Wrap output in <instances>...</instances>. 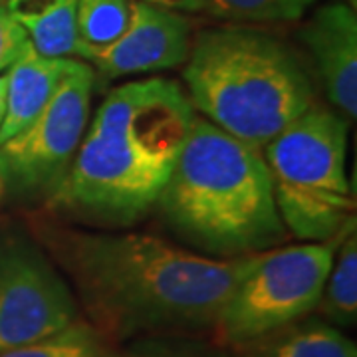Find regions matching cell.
<instances>
[{"label": "cell", "instance_id": "cell-1", "mask_svg": "<svg viewBox=\"0 0 357 357\" xmlns=\"http://www.w3.org/2000/svg\"><path fill=\"white\" fill-rule=\"evenodd\" d=\"M40 234L74 282L91 326L115 340L215 328L260 255L213 258L139 232L44 227Z\"/></svg>", "mask_w": 357, "mask_h": 357}, {"label": "cell", "instance_id": "cell-2", "mask_svg": "<svg viewBox=\"0 0 357 357\" xmlns=\"http://www.w3.org/2000/svg\"><path fill=\"white\" fill-rule=\"evenodd\" d=\"M195 117L175 79L145 77L112 89L89 117L50 206L114 227L143 218L157 204Z\"/></svg>", "mask_w": 357, "mask_h": 357}, {"label": "cell", "instance_id": "cell-3", "mask_svg": "<svg viewBox=\"0 0 357 357\" xmlns=\"http://www.w3.org/2000/svg\"><path fill=\"white\" fill-rule=\"evenodd\" d=\"M155 206L195 252L213 258L266 252L288 238L262 149L201 115Z\"/></svg>", "mask_w": 357, "mask_h": 357}, {"label": "cell", "instance_id": "cell-4", "mask_svg": "<svg viewBox=\"0 0 357 357\" xmlns=\"http://www.w3.org/2000/svg\"><path fill=\"white\" fill-rule=\"evenodd\" d=\"M183 66L185 91L197 115L256 149H264L316 102L298 54L266 30H203Z\"/></svg>", "mask_w": 357, "mask_h": 357}, {"label": "cell", "instance_id": "cell-5", "mask_svg": "<svg viewBox=\"0 0 357 357\" xmlns=\"http://www.w3.org/2000/svg\"><path fill=\"white\" fill-rule=\"evenodd\" d=\"M347 133L344 115L314 102L262 149L278 215L302 243L332 241L356 217Z\"/></svg>", "mask_w": 357, "mask_h": 357}, {"label": "cell", "instance_id": "cell-6", "mask_svg": "<svg viewBox=\"0 0 357 357\" xmlns=\"http://www.w3.org/2000/svg\"><path fill=\"white\" fill-rule=\"evenodd\" d=\"M340 234L326 243H302L260 252L218 314V340L244 347L316 310Z\"/></svg>", "mask_w": 357, "mask_h": 357}, {"label": "cell", "instance_id": "cell-7", "mask_svg": "<svg viewBox=\"0 0 357 357\" xmlns=\"http://www.w3.org/2000/svg\"><path fill=\"white\" fill-rule=\"evenodd\" d=\"M93 86L96 72L82 60L42 112L14 137L0 143V173L6 189L20 197H50L86 133Z\"/></svg>", "mask_w": 357, "mask_h": 357}, {"label": "cell", "instance_id": "cell-8", "mask_svg": "<svg viewBox=\"0 0 357 357\" xmlns=\"http://www.w3.org/2000/svg\"><path fill=\"white\" fill-rule=\"evenodd\" d=\"M77 300L50 256L20 232L0 236V354L62 332Z\"/></svg>", "mask_w": 357, "mask_h": 357}, {"label": "cell", "instance_id": "cell-9", "mask_svg": "<svg viewBox=\"0 0 357 357\" xmlns=\"http://www.w3.org/2000/svg\"><path fill=\"white\" fill-rule=\"evenodd\" d=\"M191 42V24L185 14L131 0L129 24L121 36L102 48L84 50L79 60L109 79L155 74L185 64Z\"/></svg>", "mask_w": 357, "mask_h": 357}, {"label": "cell", "instance_id": "cell-10", "mask_svg": "<svg viewBox=\"0 0 357 357\" xmlns=\"http://www.w3.org/2000/svg\"><path fill=\"white\" fill-rule=\"evenodd\" d=\"M298 36L310 54L330 107L351 123L357 115V16L344 0L314 8Z\"/></svg>", "mask_w": 357, "mask_h": 357}, {"label": "cell", "instance_id": "cell-11", "mask_svg": "<svg viewBox=\"0 0 357 357\" xmlns=\"http://www.w3.org/2000/svg\"><path fill=\"white\" fill-rule=\"evenodd\" d=\"M82 60L48 58L32 46L6 72V112L0 126V143L24 129L42 107L50 102L58 86L70 76Z\"/></svg>", "mask_w": 357, "mask_h": 357}, {"label": "cell", "instance_id": "cell-12", "mask_svg": "<svg viewBox=\"0 0 357 357\" xmlns=\"http://www.w3.org/2000/svg\"><path fill=\"white\" fill-rule=\"evenodd\" d=\"M30 46L48 58H79L77 0H6Z\"/></svg>", "mask_w": 357, "mask_h": 357}, {"label": "cell", "instance_id": "cell-13", "mask_svg": "<svg viewBox=\"0 0 357 357\" xmlns=\"http://www.w3.org/2000/svg\"><path fill=\"white\" fill-rule=\"evenodd\" d=\"M243 357H357V347L330 321L302 318L244 345Z\"/></svg>", "mask_w": 357, "mask_h": 357}, {"label": "cell", "instance_id": "cell-14", "mask_svg": "<svg viewBox=\"0 0 357 357\" xmlns=\"http://www.w3.org/2000/svg\"><path fill=\"white\" fill-rule=\"evenodd\" d=\"M318 307L333 326L349 328L357 319V232L356 217L345 225Z\"/></svg>", "mask_w": 357, "mask_h": 357}, {"label": "cell", "instance_id": "cell-15", "mask_svg": "<svg viewBox=\"0 0 357 357\" xmlns=\"http://www.w3.org/2000/svg\"><path fill=\"white\" fill-rule=\"evenodd\" d=\"M109 347L105 337L91 324L76 319L72 326L14 349L2 351L0 357H107Z\"/></svg>", "mask_w": 357, "mask_h": 357}, {"label": "cell", "instance_id": "cell-16", "mask_svg": "<svg viewBox=\"0 0 357 357\" xmlns=\"http://www.w3.org/2000/svg\"><path fill=\"white\" fill-rule=\"evenodd\" d=\"M131 0H77L76 20L82 52L112 44L128 28Z\"/></svg>", "mask_w": 357, "mask_h": 357}, {"label": "cell", "instance_id": "cell-17", "mask_svg": "<svg viewBox=\"0 0 357 357\" xmlns=\"http://www.w3.org/2000/svg\"><path fill=\"white\" fill-rule=\"evenodd\" d=\"M321 0H204V13L230 22H298Z\"/></svg>", "mask_w": 357, "mask_h": 357}, {"label": "cell", "instance_id": "cell-18", "mask_svg": "<svg viewBox=\"0 0 357 357\" xmlns=\"http://www.w3.org/2000/svg\"><path fill=\"white\" fill-rule=\"evenodd\" d=\"M107 357H229L222 347L204 344L181 333L143 335L133 344L109 351Z\"/></svg>", "mask_w": 357, "mask_h": 357}, {"label": "cell", "instance_id": "cell-19", "mask_svg": "<svg viewBox=\"0 0 357 357\" xmlns=\"http://www.w3.org/2000/svg\"><path fill=\"white\" fill-rule=\"evenodd\" d=\"M28 48L30 40L24 28L16 22L6 0H0V74H4Z\"/></svg>", "mask_w": 357, "mask_h": 357}, {"label": "cell", "instance_id": "cell-20", "mask_svg": "<svg viewBox=\"0 0 357 357\" xmlns=\"http://www.w3.org/2000/svg\"><path fill=\"white\" fill-rule=\"evenodd\" d=\"M161 8H169L181 14H195L204 13V0H143Z\"/></svg>", "mask_w": 357, "mask_h": 357}, {"label": "cell", "instance_id": "cell-21", "mask_svg": "<svg viewBox=\"0 0 357 357\" xmlns=\"http://www.w3.org/2000/svg\"><path fill=\"white\" fill-rule=\"evenodd\" d=\"M4 112H6V76L0 74V126L4 119Z\"/></svg>", "mask_w": 357, "mask_h": 357}, {"label": "cell", "instance_id": "cell-22", "mask_svg": "<svg viewBox=\"0 0 357 357\" xmlns=\"http://www.w3.org/2000/svg\"><path fill=\"white\" fill-rule=\"evenodd\" d=\"M4 191H6V187H4V178H2V173H0V201H2V197H4Z\"/></svg>", "mask_w": 357, "mask_h": 357}]
</instances>
